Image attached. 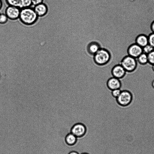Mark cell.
Instances as JSON below:
<instances>
[{
  "label": "cell",
  "mask_w": 154,
  "mask_h": 154,
  "mask_svg": "<svg viewBox=\"0 0 154 154\" xmlns=\"http://www.w3.org/2000/svg\"><path fill=\"white\" fill-rule=\"evenodd\" d=\"M133 100V95L132 93L126 89L122 90L120 94L116 98L118 104L125 108L128 106L132 103Z\"/></svg>",
  "instance_id": "cell-3"
},
{
  "label": "cell",
  "mask_w": 154,
  "mask_h": 154,
  "mask_svg": "<svg viewBox=\"0 0 154 154\" xmlns=\"http://www.w3.org/2000/svg\"><path fill=\"white\" fill-rule=\"evenodd\" d=\"M152 86L153 88L154 89V80L152 81Z\"/></svg>",
  "instance_id": "cell-25"
},
{
  "label": "cell",
  "mask_w": 154,
  "mask_h": 154,
  "mask_svg": "<svg viewBox=\"0 0 154 154\" xmlns=\"http://www.w3.org/2000/svg\"><path fill=\"white\" fill-rule=\"evenodd\" d=\"M137 63L136 59L128 55L122 58L120 63L127 73L134 71L137 69Z\"/></svg>",
  "instance_id": "cell-2"
},
{
  "label": "cell",
  "mask_w": 154,
  "mask_h": 154,
  "mask_svg": "<svg viewBox=\"0 0 154 154\" xmlns=\"http://www.w3.org/2000/svg\"><path fill=\"white\" fill-rule=\"evenodd\" d=\"M20 9L16 7L8 5L5 10V14L8 19L15 20L19 18Z\"/></svg>",
  "instance_id": "cell-7"
},
{
  "label": "cell",
  "mask_w": 154,
  "mask_h": 154,
  "mask_svg": "<svg viewBox=\"0 0 154 154\" xmlns=\"http://www.w3.org/2000/svg\"><path fill=\"white\" fill-rule=\"evenodd\" d=\"M38 16L33 8L31 7L20 9L19 19L23 24L26 25H31L37 21Z\"/></svg>",
  "instance_id": "cell-1"
},
{
  "label": "cell",
  "mask_w": 154,
  "mask_h": 154,
  "mask_svg": "<svg viewBox=\"0 0 154 154\" xmlns=\"http://www.w3.org/2000/svg\"><path fill=\"white\" fill-rule=\"evenodd\" d=\"M33 9L38 17L44 16L48 11L47 5L43 2L34 6Z\"/></svg>",
  "instance_id": "cell-10"
},
{
  "label": "cell",
  "mask_w": 154,
  "mask_h": 154,
  "mask_svg": "<svg viewBox=\"0 0 154 154\" xmlns=\"http://www.w3.org/2000/svg\"><path fill=\"white\" fill-rule=\"evenodd\" d=\"M154 50V48L149 44L143 48V52L147 54Z\"/></svg>",
  "instance_id": "cell-16"
},
{
  "label": "cell",
  "mask_w": 154,
  "mask_h": 154,
  "mask_svg": "<svg viewBox=\"0 0 154 154\" xmlns=\"http://www.w3.org/2000/svg\"><path fill=\"white\" fill-rule=\"evenodd\" d=\"M107 85L109 89L113 90L120 89L122 86V84L119 79L113 77L108 80Z\"/></svg>",
  "instance_id": "cell-11"
},
{
  "label": "cell",
  "mask_w": 154,
  "mask_h": 154,
  "mask_svg": "<svg viewBox=\"0 0 154 154\" xmlns=\"http://www.w3.org/2000/svg\"><path fill=\"white\" fill-rule=\"evenodd\" d=\"M148 36L149 44L154 48V33L152 32Z\"/></svg>",
  "instance_id": "cell-18"
},
{
  "label": "cell",
  "mask_w": 154,
  "mask_h": 154,
  "mask_svg": "<svg viewBox=\"0 0 154 154\" xmlns=\"http://www.w3.org/2000/svg\"><path fill=\"white\" fill-rule=\"evenodd\" d=\"M8 5L16 7L21 9L32 5L31 0H5Z\"/></svg>",
  "instance_id": "cell-6"
},
{
  "label": "cell",
  "mask_w": 154,
  "mask_h": 154,
  "mask_svg": "<svg viewBox=\"0 0 154 154\" xmlns=\"http://www.w3.org/2000/svg\"><path fill=\"white\" fill-rule=\"evenodd\" d=\"M87 128L83 124L78 123L74 125L70 129V132L77 138L83 137L86 134Z\"/></svg>",
  "instance_id": "cell-5"
},
{
  "label": "cell",
  "mask_w": 154,
  "mask_h": 154,
  "mask_svg": "<svg viewBox=\"0 0 154 154\" xmlns=\"http://www.w3.org/2000/svg\"><path fill=\"white\" fill-rule=\"evenodd\" d=\"M135 43L142 48L149 44L148 36L144 34H140L137 36Z\"/></svg>",
  "instance_id": "cell-12"
},
{
  "label": "cell",
  "mask_w": 154,
  "mask_h": 154,
  "mask_svg": "<svg viewBox=\"0 0 154 154\" xmlns=\"http://www.w3.org/2000/svg\"><path fill=\"white\" fill-rule=\"evenodd\" d=\"M148 63L152 65L154 64V50L147 54Z\"/></svg>",
  "instance_id": "cell-17"
},
{
  "label": "cell",
  "mask_w": 154,
  "mask_h": 154,
  "mask_svg": "<svg viewBox=\"0 0 154 154\" xmlns=\"http://www.w3.org/2000/svg\"><path fill=\"white\" fill-rule=\"evenodd\" d=\"M77 140V138L70 132L68 133L65 137V142L66 144L69 146L75 145Z\"/></svg>",
  "instance_id": "cell-13"
},
{
  "label": "cell",
  "mask_w": 154,
  "mask_h": 154,
  "mask_svg": "<svg viewBox=\"0 0 154 154\" xmlns=\"http://www.w3.org/2000/svg\"><path fill=\"white\" fill-rule=\"evenodd\" d=\"M152 71L154 72V64L152 65Z\"/></svg>",
  "instance_id": "cell-26"
},
{
  "label": "cell",
  "mask_w": 154,
  "mask_h": 154,
  "mask_svg": "<svg viewBox=\"0 0 154 154\" xmlns=\"http://www.w3.org/2000/svg\"><path fill=\"white\" fill-rule=\"evenodd\" d=\"M80 154H89L88 153H87V152H83V153H81Z\"/></svg>",
  "instance_id": "cell-27"
},
{
  "label": "cell",
  "mask_w": 154,
  "mask_h": 154,
  "mask_svg": "<svg viewBox=\"0 0 154 154\" xmlns=\"http://www.w3.org/2000/svg\"><path fill=\"white\" fill-rule=\"evenodd\" d=\"M150 29L152 32L154 33V20L151 23Z\"/></svg>",
  "instance_id": "cell-22"
},
{
  "label": "cell",
  "mask_w": 154,
  "mask_h": 154,
  "mask_svg": "<svg viewBox=\"0 0 154 154\" xmlns=\"http://www.w3.org/2000/svg\"><path fill=\"white\" fill-rule=\"evenodd\" d=\"M112 72L113 77L119 79L124 78L127 73L125 70L120 64L116 65L113 67Z\"/></svg>",
  "instance_id": "cell-9"
},
{
  "label": "cell",
  "mask_w": 154,
  "mask_h": 154,
  "mask_svg": "<svg viewBox=\"0 0 154 154\" xmlns=\"http://www.w3.org/2000/svg\"><path fill=\"white\" fill-rule=\"evenodd\" d=\"M44 0H31L32 5L35 6L43 2Z\"/></svg>",
  "instance_id": "cell-21"
},
{
  "label": "cell",
  "mask_w": 154,
  "mask_h": 154,
  "mask_svg": "<svg viewBox=\"0 0 154 154\" xmlns=\"http://www.w3.org/2000/svg\"><path fill=\"white\" fill-rule=\"evenodd\" d=\"M143 53V48L135 43L131 45L128 48V55L136 59Z\"/></svg>",
  "instance_id": "cell-8"
},
{
  "label": "cell",
  "mask_w": 154,
  "mask_h": 154,
  "mask_svg": "<svg viewBox=\"0 0 154 154\" xmlns=\"http://www.w3.org/2000/svg\"><path fill=\"white\" fill-rule=\"evenodd\" d=\"M2 6V0H0V10Z\"/></svg>",
  "instance_id": "cell-24"
},
{
  "label": "cell",
  "mask_w": 154,
  "mask_h": 154,
  "mask_svg": "<svg viewBox=\"0 0 154 154\" xmlns=\"http://www.w3.org/2000/svg\"><path fill=\"white\" fill-rule=\"evenodd\" d=\"M8 18L5 14H0V24H4L8 21Z\"/></svg>",
  "instance_id": "cell-19"
},
{
  "label": "cell",
  "mask_w": 154,
  "mask_h": 154,
  "mask_svg": "<svg viewBox=\"0 0 154 154\" xmlns=\"http://www.w3.org/2000/svg\"><path fill=\"white\" fill-rule=\"evenodd\" d=\"M110 52L104 48H100L94 55L95 62L99 65H103L106 64L110 60Z\"/></svg>",
  "instance_id": "cell-4"
},
{
  "label": "cell",
  "mask_w": 154,
  "mask_h": 154,
  "mask_svg": "<svg viewBox=\"0 0 154 154\" xmlns=\"http://www.w3.org/2000/svg\"><path fill=\"white\" fill-rule=\"evenodd\" d=\"M99 45L96 42H91L88 45L87 49L89 53L94 55L100 49Z\"/></svg>",
  "instance_id": "cell-14"
},
{
  "label": "cell",
  "mask_w": 154,
  "mask_h": 154,
  "mask_svg": "<svg viewBox=\"0 0 154 154\" xmlns=\"http://www.w3.org/2000/svg\"><path fill=\"white\" fill-rule=\"evenodd\" d=\"M68 154H79L78 152L75 151H72Z\"/></svg>",
  "instance_id": "cell-23"
},
{
  "label": "cell",
  "mask_w": 154,
  "mask_h": 154,
  "mask_svg": "<svg viewBox=\"0 0 154 154\" xmlns=\"http://www.w3.org/2000/svg\"><path fill=\"white\" fill-rule=\"evenodd\" d=\"M121 91L120 89H116L112 90V94L113 97L117 98L120 94Z\"/></svg>",
  "instance_id": "cell-20"
},
{
  "label": "cell",
  "mask_w": 154,
  "mask_h": 154,
  "mask_svg": "<svg viewBox=\"0 0 154 154\" xmlns=\"http://www.w3.org/2000/svg\"><path fill=\"white\" fill-rule=\"evenodd\" d=\"M137 63L142 65H144L148 63L147 54L143 53L137 58Z\"/></svg>",
  "instance_id": "cell-15"
}]
</instances>
